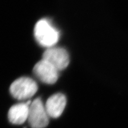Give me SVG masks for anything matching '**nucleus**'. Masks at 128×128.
<instances>
[{"mask_svg": "<svg viewBox=\"0 0 128 128\" xmlns=\"http://www.w3.org/2000/svg\"><path fill=\"white\" fill-rule=\"evenodd\" d=\"M34 33L38 42L49 48L56 44L60 36L59 32L46 20H41L36 23Z\"/></svg>", "mask_w": 128, "mask_h": 128, "instance_id": "f257e3e1", "label": "nucleus"}, {"mask_svg": "<svg viewBox=\"0 0 128 128\" xmlns=\"http://www.w3.org/2000/svg\"><path fill=\"white\" fill-rule=\"evenodd\" d=\"M10 91L15 98L20 100H27L34 95L38 91V86L31 78L22 77L12 83Z\"/></svg>", "mask_w": 128, "mask_h": 128, "instance_id": "f03ea898", "label": "nucleus"}, {"mask_svg": "<svg viewBox=\"0 0 128 128\" xmlns=\"http://www.w3.org/2000/svg\"><path fill=\"white\" fill-rule=\"evenodd\" d=\"M49 116L41 99L36 98L29 108L28 121L32 128H44L49 124Z\"/></svg>", "mask_w": 128, "mask_h": 128, "instance_id": "7ed1b4c3", "label": "nucleus"}, {"mask_svg": "<svg viewBox=\"0 0 128 128\" xmlns=\"http://www.w3.org/2000/svg\"><path fill=\"white\" fill-rule=\"evenodd\" d=\"M58 70L50 62L44 60L38 62L33 68V72L37 77L46 84H53L58 78Z\"/></svg>", "mask_w": 128, "mask_h": 128, "instance_id": "20e7f679", "label": "nucleus"}, {"mask_svg": "<svg viewBox=\"0 0 128 128\" xmlns=\"http://www.w3.org/2000/svg\"><path fill=\"white\" fill-rule=\"evenodd\" d=\"M43 60H47L58 71L68 66L70 58L67 51L60 48H49L43 54Z\"/></svg>", "mask_w": 128, "mask_h": 128, "instance_id": "39448f33", "label": "nucleus"}, {"mask_svg": "<svg viewBox=\"0 0 128 128\" xmlns=\"http://www.w3.org/2000/svg\"><path fill=\"white\" fill-rule=\"evenodd\" d=\"M66 99L63 94L58 93L50 96L46 101L45 108L48 116L52 118H59L63 113Z\"/></svg>", "mask_w": 128, "mask_h": 128, "instance_id": "423d86ee", "label": "nucleus"}, {"mask_svg": "<svg viewBox=\"0 0 128 128\" xmlns=\"http://www.w3.org/2000/svg\"><path fill=\"white\" fill-rule=\"evenodd\" d=\"M31 102L14 105L10 108L8 117L10 122L14 124H22L28 120Z\"/></svg>", "mask_w": 128, "mask_h": 128, "instance_id": "0eeeda50", "label": "nucleus"}]
</instances>
